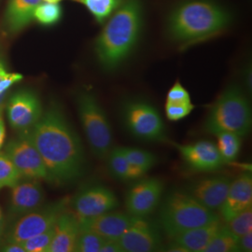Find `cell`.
Instances as JSON below:
<instances>
[{"mask_svg":"<svg viewBox=\"0 0 252 252\" xmlns=\"http://www.w3.org/2000/svg\"><path fill=\"white\" fill-rule=\"evenodd\" d=\"M25 135L40 154L49 182L64 184L83 175L85 156L81 139L57 104L52 103L43 110L36 126Z\"/></svg>","mask_w":252,"mask_h":252,"instance_id":"1","label":"cell"},{"mask_svg":"<svg viewBox=\"0 0 252 252\" xmlns=\"http://www.w3.org/2000/svg\"><path fill=\"white\" fill-rule=\"evenodd\" d=\"M142 27L139 0H123L95 42V54L106 71H113L135 49Z\"/></svg>","mask_w":252,"mask_h":252,"instance_id":"2","label":"cell"},{"mask_svg":"<svg viewBox=\"0 0 252 252\" xmlns=\"http://www.w3.org/2000/svg\"><path fill=\"white\" fill-rule=\"evenodd\" d=\"M229 12L208 1H189L172 12L168 34L173 40L191 43L214 36L230 24Z\"/></svg>","mask_w":252,"mask_h":252,"instance_id":"3","label":"cell"},{"mask_svg":"<svg viewBox=\"0 0 252 252\" xmlns=\"http://www.w3.org/2000/svg\"><path fill=\"white\" fill-rule=\"evenodd\" d=\"M252 108L243 91L231 85L210 108L205 121V130L213 135L228 132L241 137L251 132Z\"/></svg>","mask_w":252,"mask_h":252,"instance_id":"4","label":"cell"},{"mask_svg":"<svg viewBox=\"0 0 252 252\" xmlns=\"http://www.w3.org/2000/svg\"><path fill=\"white\" fill-rule=\"evenodd\" d=\"M216 212L207 209L187 191L174 190L163 200L159 220L169 237L220 220Z\"/></svg>","mask_w":252,"mask_h":252,"instance_id":"5","label":"cell"},{"mask_svg":"<svg viewBox=\"0 0 252 252\" xmlns=\"http://www.w3.org/2000/svg\"><path fill=\"white\" fill-rule=\"evenodd\" d=\"M75 99L91 150L98 159L104 160L113 148V135L107 114L92 90L79 91Z\"/></svg>","mask_w":252,"mask_h":252,"instance_id":"6","label":"cell"},{"mask_svg":"<svg viewBox=\"0 0 252 252\" xmlns=\"http://www.w3.org/2000/svg\"><path fill=\"white\" fill-rule=\"evenodd\" d=\"M124 125L133 136L144 141L166 139L165 126L158 110L144 100H130L123 106Z\"/></svg>","mask_w":252,"mask_h":252,"instance_id":"7","label":"cell"},{"mask_svg":"<svg viewBox=\"0 0 252 252\" xmlns=\"http://www.w3.org/2000/svg\"><path fill=\"white\" fill-rule=\"evenodd\" d=\"M67 203L66 199H63L19 218L3 234L5 243L23 244L36 234L45 232L55 224L58 217L66 209Z\"/></svg>","mask_w":252,"mask_h":252,"instance_id":"8","label":"cell"},{"mask_svg":"<svg viewBox=\"0 0 252 252\" xmlns=\"http://www.w3.org/2000/svg\"><path fill=\"white\" fill-rule=\"evenodd\" d=\"M73 213L79 220L99 216L119 207L115 193L108 187L94 184L81 189L72 200Z\"/></svg>","mask_w":252,"mask_h":252,"instance_id":"9","label":"cell"},{"mask_svg":"<svg viewBox=\"0 0 252 252\" xmlns=\"http://www.w3.org/2000/svg\"><path fill=\"white\" fill-rule=\"evenodd\" d=\"M6 105L9 125L24 135L36 126L43 113L41 101L36 93L31 90L19 91Z\"/></svg>","mask_w":252,"mask_h":252,"instance_id":"10","label":"cell"},{"mask_svg":"<svg viewBox=\"0 0 252 252\" xmlns=\"http://www.w3.org/2000/svg\"><path fill=\"white\" fill-rule=\"evenodd\" d=\"M4 152L17 168L21 178L49 181L43 160L27 135L9 141Z\"/></svg>","mask_w":252,"mask_h":252,"instance_id":"11","label":"cell"},{"mask_svg":"<svg viewBox=\"0 0 252 252\" xmlns=\"http://www.w3.org/2000/svg\"><path fill=\"white\" fill-rule=\"evenodd\" d=\"M163 192L162 180L156 178L144 179L135 183L127 191V213L135 218L150 216L158 207Z\"/></svg>","mask_w":252,"mask_h":252,"instance_id":"12","label":"cell"},{"mask_svg":"<svg viewBox=\"0 0 252 252\" xmlns=\"http://www.w3.org/2000/svg\"><path fill=\"white\" fill-rule=\"evenodd\" d=\"M124 252L161 251L162 240L158 228L145 218H135L118 239Z\"/></svg>","mask_w":252,"mask_h":252,"instance_id":"13","label":"cell"},{"mask_svg":"<svg viewBox=\"0 0 252 252\" xmlns=\"http://www.w3.org/2000/svg\"><path fill=\"white\" fill-rule=\"evenodd\" d=\"M44 191L38 180L27 179L11 188L8 220L11 224L19 218L42 207Z\"/></svg>","mask_w":252,"mask_h":252,"instance_id":"14","label":"cell"},{"mask_svg":"<svg viewBox=\"0 0 252 252\" xmlns=\"http://www.w3.org/2000/svg\"><path fill=\"white\" fill-rule=\"evenodd\" d=\"M175 146L184 162L195 171H216L224 164L217 145L211 141L201 140L191 144Z\"/></svg>","mask_w":252,"mask_h":252,"instance_id":"15","label":"cell"},{"mask_svg":"<svg viewBox=\"0 0 252 252\" xmlns=\"http://www.w3.org/2000/svg\"><path fill=\"white\" fill-rule=\"evenodd\" d=\"M231 181L224 176H214L191 183L186 190L207 209L216 212L226 198Z\"/></svg>","mask_w":252,"mask_h":252,"instance_id":"16","label":"cell"},{"mask_svg":"<svg viewBox=\"0 0 252 252\" xmlns=\"http://www.w3.org/2000/svg\"><path fill=\"white\" fill-rule=\"evenodd\" d=\"M252 207V178L251 173L240 175L231 181L225 200L220 209L224 222Z\"/></svg>","mask_w":252,"mask_h":252,"instance_id":"17","label":"cell"},{"mask_svg":"<svg viewBox=\"0 0 252 252\" xmlns=\"http://www.w3.org/2000/svg\"><path fill=\"white\" fill-rule=\"evenodd\" d=\"M135 217L128 213L108 211L99 216L80 220L81 229L89 230L105 240H118L132 223Z\"/></svg>","mask_w":252,"mask_h":252,"instance_id":"18","label":"cell"},{"mask_svg":"<svg viewBox=\"0 0 252 252\" xmlns=\"http://www.w3.org/2000/svg\"><path fill=\"white\" fill-rule=\"evenodd\" d=\"M221 219L207 225L200 226L170 237L169 251L203 252L222 226Z\"/></svg>","mask_w":252,"mask_h":252,"instance_id":"19","label":"cell"},{"mask_svg":"<svg viewBox=\"0 0 252 252\" xmlns=\"http://www.w3.org/2000/svg\"><path fill=\"white\" fill-rule=\"evenodd\" d=\"M80 232L81 224L79 219L73 212L65 209L58 217L54 224V238L48 252H75Z\"/></svg>","mask_w":252,"mask_h":252,"instance_id":"20","label":"cell"},{"mask_svg":"<svg viewBox=\"0 0 252 252\" xmlns=\"http://www.w3.org/2000/svg\"><path fill=\"white\" fill-rule=\"evenodd\" d=\"M41 0H10L5 14V25L11 33H17L34 18V11Z\"/></svg>","mask_w":252,"mask_h":252,"instance_id":"21","label":"cell"},{"mask_svg":"<svg viewBox=\"0 0 252 252\" xmlns=\"http://www.w3.org/2000/svg\"><path fill=\"white\" fill-rule=\"evenodd\" d=\"M108 170L121 181H132L143 177L147 172L142 168L132 165L126 159L121 147H113L107 156Z\"/></svg>","mask_w":252,"mask_h":252,"instance_id":"22","label":"cell"},{"mask_svg":"<svg viewBox=\"0 0 252 252\" xmlns=\"http://www.w3.org/2000/svg\"><path fill=\"white\" fill-rule=\"evenodd\" d=\"M217 148L224 163L233 162L238 157L241 149V136L233 133L222 132L216 134Z\"/></svg>","mask_w":252,"mask_h":252,"instance_id":"23","label":"cell"},{"mask_svg":"<svg viewBox=\"0 0 252 252\" xmlns=\"http://www.w3.org/2000/svg\"><path fill=\"white\" fill-rule=\"evenodd\" d=\"M238 252V237L229 231L226 224H222L203 252Z\"/></svg>","mask_w":252,"mask_h":252,"instance_id":"24","label":"cell"},{"mask_svg":"<svg viewBox=\"0 0 252 252\" xmlns=\"http://www.w3.org/2000/svg\"><path fill=\"white\" fill-rule=\"evenodd\" d=\"M83 4L98 23H103L117 9L123 0H76Z\"/></svg>","mask_w":252,"mask_h":252,"instance_id":"25","label":"cell"},{"mask_svg":"<svg viewBox=\"0 0 252 252\" xmlns=\"http://www.w3.org/2000/svg\"><path fill=\"white\" fill-rule=\"evenodd\" d=\"M121 150L125 154L128 162L132 165L142 168L146 172L153 168L157 162V157L153 153L144 150L131 147H121Z\"/></svg>","mask_w":252,"mask_h":252,"instance_id":"26","label":"cell"},{"mask_svg":"<svg viewBox=\"0 0 252 252\" xmlns=\"http://www.w3.org/2000/svg\"><path fill=\"white\" fill-rule=\"evenodd\" d=\"M21 175L5 152H0V189L12 188L21 180Z\"/></svg>","mask_w":252,"mask_h":252,"instance_id":"27","label":"cell"},{"mask_svg":"<svg viewBox=\"0 0 252 252\" xmlns=\"http://www.w3.org/2000/svg\"><path fill=\"white\" fill-rule=\"evenodd\" d=\"M62 16V9L57 3H39L34 11V18L44 26L57 23Z\"/></svg>","mask_w":252,"mask_h":252,"instance_id":"28","label":"cell"},{"mask_svg":"<svg viewBox=\"0 0 252 252\" xmlns=\"http://www.w3.org/2000/svg\"><path fill=\"white\" fill-rule=\"evenodd\" d=\"M105 241L106 240L98 234L81 228V232L76 242L75 252H100Z\"/></svg>","mask_w":252,"mask_h":252,"instance_id":"29","label":"cell"},{"mask_svg":"<svg viewBox=\"0 0 252 252\" xmlns=\"http://www.w3.org/2000/svg\"><path fill=\"white\" fill-rule=\"evenodd\" d=\"M23 75L19 73L9 72L5 63L0 60V115L6 107V98L9 89L13 84L23 80Z\"/></svg>","mask_w":252,"mask_h":252,"instance_id":"30","label":"cell"},{"mask_svg":"<svg viewBox=\"0 0 252 252\" xmlns=\"http://www.w3.org/2000/svg\"><path fill=\"white\" fill-rule=\"evenodd\" d=\"M227 223L229 231L236 237H241L244 234L252 232V207L242 211L236 216L232 218Z\"/></svg>","mask_w":252,"mask_h":252,"instance_id":"31","label":"cell"},{"mask_svg":"<svg viewBox=\"0 0 252 252\" xmlns=\"http://www.w3.org/2000/svg\"><path fill=\"white\" fill-rule=\"evenodd\" d=\"M54 225L41 234H36L23 243L26 252H48L53 241Z\"/></svg>","mask_w":252,"mask_h":252,"instance_id":"32","label":"cell"},{"mask_svg":"<svg viewBox=\"0 0 252 252\" xmlns=\"http://www.w3.org/2000/svg\"><path fill=\"white\" fill-rule=\"evenodd\" d=\"M194 105L189 103H165V114L171 122H178L188 115L193 110Z\"/></svg>","mask_w":252,"mask_h":252,"instance_id":"33","label":"cell"},{"mask_svg":"<svg viewBox=\"0 0 252 252\" xmlns=\"http://www.w3.org/2000/svg\"><path fill=\"white\" fill-rule=\"evenodd\" d=\"M166 102L168 103H189L190 96L189 92L186 90L180 82H176L166 95Z\"/></svg>","mask_w":252,"mask_h":252,"instance_id":"34","label":"cell"},{"mask_svg":"<svg viewBox=\"0 0 252 252\" xmlns=\"http://www.w3.org/2000/svg\"><path fill=\"white\" fill-rule=\"evenodd\" d=\"M238 252H252V232L238 238Z\"/></svg>","mask_w":252,"mask_h":252,"instance_id":"35","label":"cell"},{"mask_svg":"<svg viewBox=\"0 0 252 252\" xmlns=\"http://www.w3.org/2000/svg\"><path fill=\"white\" fill-rule=\"evenodd\" d=\"M100 252H124L118 240H106Z\"/></svg>","mask_w":252,"mask_h":252,"instance_id":"36","label":"cell"},{"mask_svg":"<svg viewBox=\"0 0 252 252\" xmlns=\"http://www.w3.org/2000/svg\"><path fill=\"white\" fill-rule=\"evenodd\" d=\"M1 251L5 252H26V250L21 243H5L1 248Z\"/></svg>","mask_w":252,"mask_h":252,"instance_id":"37","label":"cell"},{"mask_svg":"<svg viewBox=\"0 0 252 252\" xmlns=\"http://www.w3.org/2000/svg\"><path fill=\"white\" fill-rule=\"evenodd\" d=\"M5 137H6V127H5V124H4L3 116L0 115V149L2 148V146L4 144Z\"/></svg>","mask_w":252,"mask_h":252,"instance_id":"38","label":"cell"},{"mask_svg":"<svg viewBox=\"0 0 252 252\" xmlns=\"http://www.w3.org/2000/svg\"><path fill=\"white\" fill-rule=\"evenodd\" d=\"M5 228H6V226H5V219H4L3 214H2V211L0 209V240H1L2 236H3V234L5 233Z\"/></svg>","mask_w":252,"mask_h":252,"instance_id":"39","label":"cell"},{"mask_svg":"<svg viewBox=\"0 0 252 252\" xmlns=\"http://www.w3.org/2000/svg\"><path fill=\"white\" fill-rule=\"evenodd\" d=\"M44 2H48V3H58L61 0H43Z\"/></svg>","mask_w":252,"mask_h":252,"instance_id":"40","label":"cell"}]
</instances>
